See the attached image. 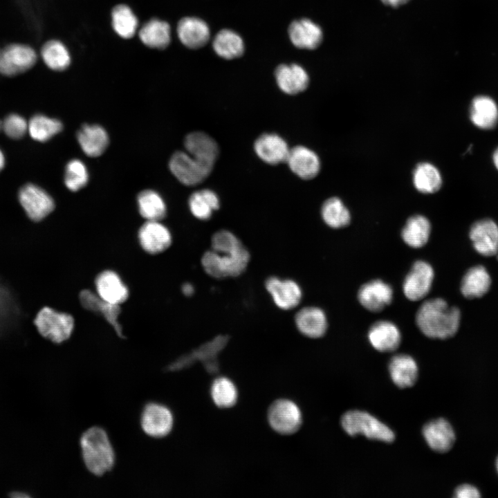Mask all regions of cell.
I'll return each mask as SVG.
<instances>
[{"label":"cell","instance_id":"41","mask_svg":"<svg viewBox=\"0 0 498 498\" xmlns=\"http://www.w3.org/2000/svg\"><path fill=\"white\" fill-rule=\"evenodd\" d=\"M321 215L324 223L332 228H340L350 223L348 209L338 197H331L324 201L321 208Z\"/></svg>","mask_w":498,"mask_h":498},{"label":"cell","instance_id":"22","mask_svg":"<svg viewBox=\"0 0 498 498\" xmlns=\"http://www.w3.org/2000/svg\"><path fill=\"white\" fill-rule=\"evenodd\" d=\"M288 32L292 44L298 48L315 49L320 46L323 38L321 28L308 19L292 21Z\"/></svg>","mask_w":498,"mask_h":498},{"label":"cell","instance_id":"53","mask_svg":"<svg viewBox=\"0 0 498 498\" xmlns=\"http://www.w3.org/2000/svg\"><path fill=\"white\" fill-rule=\"evenodd\" d=\"M3 129V121L0 120V130Z\"/></svg>","mask_w":498,"mask_h":498},{"label":"cell","instance_id":"36","mask_svg":"<svg viewBox=\"0 0 498 498\" xmlns=\"http://www.w3.org/2000/svg\"><path fill=\"white\" fill-rule=\"evenodd\" d=\"M40 56L45 65L55 71L66 69L71 60L66 46L57 39H50L45 42L41 48Z\"/></svg>","mask_w":498,"mask_h":498},{"label":"cell","instance_id":"39","mask_svg":"<svg viewBox=\"0 0 498 498\" xmlns=\"http://www.w3.org/2000/svg\"><path fill=\"white\" fill-rule=\"evenodd\" d=\"M111 24L115 32L120 37L129 39L136 34L138 21L128 6L120 4L112 10Z\"/></svg>","mask_w":498,"mask_h":498},{"label":"cell","instance_id":"44","mask_svg":"<svg viewBox=\"0 0 498 498\" xmlns=\"http://www.w3.org/2000/svg\"><path fill=\"white\" fill-rule=\"evenodd\" d=\"M17 307L10 293L0 284V332L15 321Z\"/></svg>","mask_w":498,"mask_h":498},{"label":"cell","instance_id":"46","mask_svg":"<svg viewBox=\"0 0 498 498\" xmlns=\"http://www.w3.org/2000/svg\"><path fill=\"white\" fill-rule=\"evenodd\" d=\"M454 497L456 498H478L481 497V495L475 486L465 483L456 488Z\"/></svg>","mask_w":498,"mask_h":498},{"label":"cell","instance_id":"32","mask_svg":"<svg viewBox=\"0 0 498 498\" xmlns=\"http://www.w3.org/2000/svg\"><path fill=\"white\" fill-rule=\"evenodd\" d=\"M139 37L148 47L164 49L171 42L170 26L165 21L158 19H150L140 29Z\"/></svg>","mask_w":498,"mask_h":498},{"label":"cell","instance_id":"50","mask_svg":"<svg viewBox=\"0 0 498 498\" xmlns=\"http://www.w3.org/2000/svg\"><path fill=\"white\" fill-rule=\"evenodd\" d=\"M13 498H27L29 496L27 494L22 493L21 492H15L10 495Z\"/></svg>","mask_w":498,"mask_h":498},{"label":"cell","instance_id":"7","mask_svg":"<svg viewBox=\"0 0 498 498\" xmlns=\"http://www.w3.org/2000/svg\"><path fill=\"white\" fill-rule=\"evenodd\" d=\"M38 55L30 45L11 43L0 51V74L14 77L31 69L37 63Z\"/></svg>","mask_w":498,"mask_h":498},{"label":"cell","instance_id":"14","mask_svg":"<svg viewBox=\"0 0 498 498\" xmlns=\"http://www.w3.org/2000/svg\"><path fill=\"white\" fill-rule=\"evenodd\" d=\"M469 236L474 250L490 257L498 253V225L490 219H482L470 227Z\"/></svg>","mask_w":498,"mask_h":498},{"label":"cell","instance_id":"18","mask_svg":"<svg viewBox=\"0 0 498 498\" xmlns=\"http://www.w3.org/2000/svg\"><path fill=\"white\" fill-rule=\"evenodd\" d=\"M138 240L147 252L158 254L170 246L172 235L167 228L159 221H147L138 231Z\"/></svg>","mask_w":498,"mask_h":498},{"label":"cell","instance_id":"12","mask_svg":"<svg viewBox=\"0 0 498 498\" xmlns=\"http://www.w3.org/2000/svg\"><path fill=\"white\" fill-rule=\"evenodd\" d=\"M265 288L275 304L282 310L295 308L302 298V288L293 279L270 276L265 281Z\"/></svg>","mask_w":498,"mask_h":498},{"label":"cell","instance_id":"43","mask_svg":"<svg viewBox=\"0 0 498 498\" xmlns=\"http://www.w3.org/2000/svg\"><path fill=\"white\" fill-rule=\"evenodd\" d=\"M88 181V170L83 162L78 159H73L67 163L64 174V183L69 190L78 191L86 185Z\"/></svg>","mask_w":498,"mask_h":498},{"label":"cell","instance_id":"20","mask_svg":"<svg viewBox=\"0 0 498 498\" xmlns=\"http://www.w3.org/2000/svg\"><path fill=\"white\" fill-rule=\"evenodd\" d=\"M177 34L181 43L191 49L204 46L209 42L210 36L206 22L194 17L182 18L177 25Z\"/></svg>","mask_w":498,"mask_h":498},{"label":"cell","instance_id":"26","mask_svg":"<svg viewBox=\"0 0 498 498\" xmlns=\"http://www.w3.org/2000/svg\"><path fill=\"white\" fill-rule=\"evenodd\" d=\"M95 285L97 294L107 302L120 305L128 298L127 287L112 270L100 273L95 278Z\"/></svg>","mask_w":498,"mask_h":498},{"label":"cell","instance_id":"48","mask_svg":"<svg viewBox=\"0 0 498 498\" xmlns=\"http://www.w3.org/2000/svg\"><path fill=\"white\" fill-rule=\"evenodd\" d=\"M182 290L183 294L186 296H191L194 293V286L190 283H186L183 284L182 287Z\"/></svg>","mask_w":498,"mask_h":498},{"label":"cell","instance_id":"35","mask_svg":"<svg viewBox=\"0 0 498 498\" xmlns=\"http://www.w3.org/2000/svg\"><path fill=\"white\" fill-rule=\"evenodd\" d=\"M214 52L225 59L241 57L244 52V44L239 34L229 29L220 30L212 42Z\"/></svg>","mask_w":498,"mask_h":498},{"label":"cell","instance_id":"31","mask_svg":"<svg viewBox=\"0 0 498 498\" xmlns=\"http://www.w3.org/2000/svg\"><path fill=\"white\" fill-rule=\"evenodd\" d=\"M491 278L485 267L475 266L468 269L461 282V292L468 299L479 298L489 290Z\"/></svg>","mask_w":498,"mask_h":498},{"label":"cell","instance_id":"24","mask_svg":"<svg viewBox=\"0 0 498 498\" xmlns=\"http://www.w3.org/2000/svg\"><path fill=\"white\" fill-rule=\"evenodd\" d=\"M186 151L194 158L214 166L219 154L216 140L206 133L192 132L184 140Z\"/></svg>","mask_w":498,"mask_h":498},{"label":"cell","instance_id":"29","mask_svg":"<svg viewBox=\"0 0 498 498\" xmlns=\"http://www.w3.org/2000/svg\"><path fill=\"white\" fill-rule=\"evenodd\" d=\"M77 141L84 153L90 157L100 156L109 145L106 130L98 124H84L79 130Z\"/></svg>","mask_w":498,"mask_h":498},{"label":"cell","instance_id":"2","mask_svg":"<svg viewBox=\"0 0 498 498\" xmlns=\"http://www.w3.org/2000/svg\"><path fill=\"white\" fill-rule=\"evenodd\" d=\"M460 321V310L450 306L442 298L425 301L416 314L417 326L425 336L432 339L445 340L454 336Z\"/></svg>","mask_w":498,"mask_h":498},{"label":"cell","instance_id":"16","mask_svg":"<svg viewBox=\"0 0 498 498\" xmlns=\"http://www.w3.org/2000/svg\"><path fill=\"white\" fill-rule=\"evenodd\" d=\"M360 304L371 312H379L391 304L393 290L390 285L380 279L363 284L358 292Z\"/></svg>","mask_w":498,"mask_h":498},{"label":"cell","instance_id":"9","mask_svg":"<svg viewBox=\"0 0 498 498\" xmlns=\"http://www.w3.org/2000/svg\"><path fill=\"white\" fill-rule=\"evenodd\" d=\"M268 419L271 427L281 434L297 432L302 424V414L295 403L282 399L273 403L269 408Z\"/></svg>","mask_w":498,"mask_h":498},{"label":"cell","instance_id":"1","mask_svg":"<svg viewBox=\"0 0 498 498\" xmlns=\"http://www.w3.org/2000/svg\"><path fill=\"white\" fill-rule=\"evenodd\" d=\"M250 255L241 241L232 232L220 230L211 238V249L201 257L205 272L216 279L241 275L246 269Z\"/></svg>","mask_w":498,"mask_h":498},{"label":"cell","instance_id":"17","mask_svg":"<svg viewBox=\"0 0 498 498\" xmlns=\"http://www.w3.org/2000/svg\"><path fill=\"white\" fill-rule=\"evenodd\" d=\"M286 163L291 172L303 180L315 178L320 170L318 156L311 149L302 145L290 149Z\"/></svg>","mask_w":498,"mask_h":498},{"label":"cell","instance_id":"47","mask_svg":"<svg viewBox=\"0 0 498 498\" xmlns=\"http://www.w3.org/2000/svg\"><path fill=\"white\" fill-rule=\"evenodd\" d=\"M382 2L387 6L397 7L407 3L409 0H381Z\"/></svg>","mask_w":498,"mask_h":498},{"label":"cell","instance_id":"38","mask_svg":"<svg viewBox=\"0 0 498 498\" xmlns=\"http://www.w3.org/2000/svg\"><path fill=\"white\" fill-rule=\"evenodd\" d=\"M138 210L147 221H160L166 214V205L161 196L151 190H145L139 193L138 198Z\"/></svg>","mask_w":498,"mask_h":498},{"label":"cell","instance_id":"54","mask_svg":"<svg viewBox=\"0 0 498 498\" xmlns=\"http://www.w3.org/2000/svg\"><path fill=\"white\" fill-rule=\"evenodd\" d=\"M0 51H1V48H0Z\"/></svg>","mask_w":498,"mask_h":498},{"label":"cell","instance_id":"52","mask_svg":"<svg viewBox=\"0 0 498 498\" xmlns=\"http://www.w3.org/2000/svg\"><path fill=\"white\" fill-rule=\"evenodd\" d=\"M496 469H497V473H498V457H497V460H496Z\"/></svg>","mask_w":498,"mask_h":498},{"label":"cell","instance_id":"3","mask_svg":"<svg viewBox=\"0 0 498 498\" xmlns=\"http://www.w3.org/2000/svg\"><path fill=\"white\" fill-rule=\"evenodd\" d=\"M80 444L84 463L91 473L102 476L112 469L115 452L104 429L98 426L89 428L82 434Z\"/></svg>","mask_w":498,"mask_h":498},{"label":"cell","instance_id":"13","mask_svg":"<svg viewBox=\"0 0 498 498\" xmlns=\"http://www.w3.org/2000/svg\"><path fill=\"white\" fill-rule=\"evenodd\" d=\"M228 342L226 336H220L206 343L189 355L183 356L167 366L166 369L174 371L191 365L195 360H201L210 373H216L218 369L216 356Z\"/></svg>","mask_w":498,"mask_h":498},{"label":"cell","instance_id":"15","mask_svg":"<svg viewBox=\"0 0 498 498\" xmlns=\"http://www.w3.org/2000/svg\"><path fill=\"white\" fill-rule=\"evenodd\" d=\"M290 147L287 142L275 133H264L254 142V151L266 164L276 165L286 163Z\"/></svg>","mask_w":498,"mask_h":498},{"label":"cell","instance_id":"51","mask_svg":"<svg viewBox=\"0 0 498 498\" xmlns=\"http://www.w3.org/2000/svg\"><path fill=\"white\" fill-rule=\"evenodd\" d=\"M5 165V157L2 152V151L0 149V171L3 168Z\"/></svg>","mask_w":498,"mask_h":498},{"label":"cell","instance_id":"10","mask_svg":"<svg viewBox=\"0 0 498 498\" xmlns=\"http://www.w3.org/2000/svg\"><path fill=\"white\" fill-rule=\"evenodd\" d=\"M173 415L165 405L158 403H147L140 416V425L143 432L153 438L166 436L173 427Z\"/></svg>","mask_w":498,"mask_h":498},{"label":"cell","instance_id":"34","mask_svg":"<svg viewBox=\"0 0 498 498\" xmlns=\"http://www.w3.org/2000/svg\"><path fill=\"white\" fill-rule=\"evenodd\" d=\"M431 232L430 221L423 215H414L408 219L401 232L404 242L414 248L425 246Z\"/></svg>","mask_w":498,"mask_h":498},{"label":"cell","instance_id":"49","mask_svg":"<svg viewBox=\"0 0 498 498\" xmlns=\"http://www.w3.org/2000/svg\"><path fill=\"white\" fill-rule=\"evenodd\" d=\"M492 162H493L495 167L498 170V147L493 151Z\"/></svg>","mask_w":498,"mask_h":498},{"label":"cell","instance_id":"40","mask_svg":"<svg viewBox=\"0 0 498 498\" xmlns=\"http://www.w3.org/2000/svg\"><path fill=\"white\" fill-rule=\"evenodd\" d=\"M62 122L42 114L33 116L28 122V132L30 137L39 142H46L60 132Z\"/></svg>","mask_w":498,"mask_h":498},{"label":"cell","instance_id":"33","mask_svg":"<svg viewBox=\"0 0 498 498\" xmlns=\"http://www.w3.org/2000/svg\"><path fill=\"white\" fill-rule=\"evenodd\" d=\"M188 205L194 217L206 221L210 219L214 212L219 208L220 200L217 194L213 190L202 189L190 195Z\"/></svg>","mask_w":498,"mask_h":498},{"label":"cell","instance_id":"5","mask_svg":"<svg viewBox=\"0 0 498 498\" xmlns=\"http://www.w3.org/2000/svg\"><path fill=\"white\" fill-rule=\"evenodd\" d=\"M34 324L44 338L59 344L71 337L74 328V319L70 314L46 306L39 310Z\"/></svg>","mask_w":498,"mask_h":498},{"label":"cell","instance_id":"25","mask_svg":"<svg viewBox=\"0 0 498 498\" xmlns=\"http://www.w3.org/2000/svg\"><path fill=\"white\" fill-rule=\"evenodd\" d=\"M368 340L377 351L390 352L398 347L401 335L399 329L393 322L380 320L374 323L369 328Z\"/></svg>","mask_w":498,"mask_h":498},{"label":"cell","instance_id":"45","mask_svg":"<svg viewBox=\"0 0 498 498\" xmlns=\"http://www.w3.org/2000/svg\"><path fill=\"white\" fill-rule=\"evenodd\" d=\"M2 129L9 138L19 139L28 132V122L23 116L12 113L3 120Z\"/></svg>","mask_w":498,"mask_h":498},{"label":"cell","instance_id":"28","mask_svg":"<svg viewBox=\"0 0 498 498\" xmlns=\"http://www.w3.org/2000/svg\"><path fill=\"white\" fill-rule=\"evenodd\" d=\"M79 297L80 303L84 308L100 313L113 327L117 334L120 337L124 338L122 327L118 319L121 311L118 304L107 302L98 294L95 295L89 290L81 291Z\"/></svg>","mask_w":498,"mask_h":498},{"label":"cell","instance_id":"19","mask_svg":"<svg viewBox=\"0 0 498 498\" xmlns=\"http://www.w3.org/2000/svg\"><path fill=\"white\" fill-rule=\"evenodd\" d=\"M275 77L279 89L288 95H296L306 90L309 77L305 69L296 64L279 65Z\"/></svg>","mask_w":498,"mask_h":498},{"label":"cell","instance_id":"27","mask_svg":"<svg viewBox=\"0 0 498 498\" xmlns=\"http://www.w3.org/2000/svg\"><path fill=\"white\" fill-rule=\"evenodd\" d=\"M469 116L472 123L481 129L495 128L498 122V106L488 95H477L471 102Z\"/></svg>","mask_w":498,"mask_h":498},{"label":"cell","instance_id":"8","mask_svg":"<svg viewBox=\"0 0 498 498\" xmlns=\"http://www.w3.org/2000/svg\"><path fill=\"white\" fill-rule=\"evenodd\" d=\"M18 196L26 214L34 221L44 219L55 208L54 201L49 194L34 184L22 187Z\"/></svg>","mask_w":498,"mask_h":498},{"label":"cell","instance_id":"6","mask_svg":"<svg viewBox=\"0 0 498 498\" xmlns=\"http://www.w3.org/2000/svg\"><path fill=\"white\" fill-rule=\"evenodd\" d=\"M214 165L204 163L187 151L175 152L169 162L172 174L179 182L187 186L196 185L208 178Z\"/></svg>","mask_w":498,"mask_h":498},{"label":"cell","instance_id":"11","mask_svg":"<svg viewBox=\"0 0 498 498\" xmlns=\"http://www.w3.org/2000/svg\"><path fill=\"white\" fill-rule=\"evenodd\" d=\"M434 277V270L430 264L422 260L415 261L404 279V295L411 301L422 299L430 292Z\"/></svg>","mask_w":498,"mask_h":498},{"label":"cell","instance_id":"42","mask_svg":"<svg viewBox=\"0 0 498 498\" xmlns=\"http://www.w3.org/2000/svg\"><path fill=\"white\" fill-rule=\"evenodd\" d=\"M211 396L219 407L228 408L237 400L238 392L234 383L227 378H216L211 387Z\"/></svg>","mask_w":498,"mask_h":498},{"label":"cell","instance_id":"30","mask_svg":"<svg viewBox=\"0 0 498 498\" xmlns=\"http://www.w3.org/2000/svg\"><path fill=\"white\" fill-rule=\"evenodd\" d=\"M389 371L392 381L400 388L413 386L418 378L417 364L407 354L393 356L389 363Z\"/></svg>","mask_w":498,"mask_h":498},{"label":"cell","instance_id":"37","mask_svg":"<svg viewBox=\"0 0 498 498\" xmlns=\"http://www.w3.org/2000/svg\"><path fill=\"white\" fill-rule=\"evenodd\" d=\"M413 183L418 192L433 194L441 187L442 177L434 165L429 163H421L416 165L414 171Z\"/></svg>","mask_w":498,"mask_h":498},{"label":"cell","instance_id":"4","mask_svg":"<svg viewBox=\"0 0 498 498\" xmlns=\"http://www.w3.org/2000/svg\"><path fill=\"white\" fill-rule=\"evenodd\" d=\"M341 425L350 436L362 434L368 439L386 443H391L395 439L394 432L388 426L365 412H347L342 416Z\"/></svg>","mask_w":498,"mask_h":498},{"label":"cell","instance_id":"23","mask_svg":"<svg viewBox=\"0 0 498 498\" xmlns=\"http://www.w3.org/2000/svg\"><path fill=\"white\" fill-rule=\"evenodd\" d=\"M294 321L298 331L308 338H321L327 329L326 315L322 309L316 306L300 308L295 313Z\"/></svg>","mask_w":498,"mask_h":498},{"label":"cell","instance_id":"21","mask_svg":"<svg viewBox=\"0 0 498 498\" xmlns=\"http://www.w3.org/2000/svg\"><path fill=\"white\" fill-rule=\"evenodd\" d=\"M423 435L430 448L438 452L449 451L456 437L452 425L444 418L426 423L423 428Z\"/></svg>","mask_w":498,"mask_h":498}]
</instances>
